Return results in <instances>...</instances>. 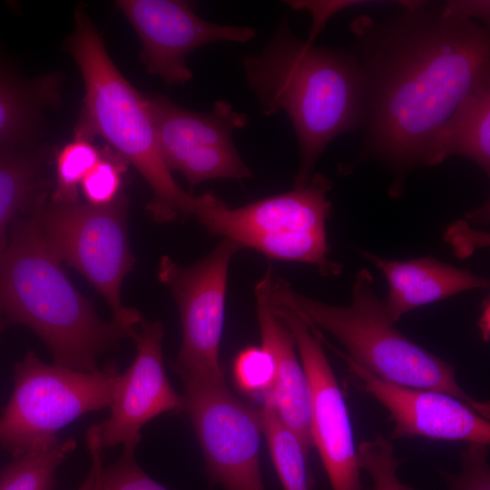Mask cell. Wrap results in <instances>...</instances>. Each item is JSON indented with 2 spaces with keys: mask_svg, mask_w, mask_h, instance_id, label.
<instances>
[{
  "mask_svg": "<svg viewBox=\"0 0 490 490\" xmlns=\"http://www.w3.org/2000/svg\"><path fill=\"white\" fill-rule=\"evenodd\" d=\"M403 11L376 22L362 15L350 26V52L362 93L363 146L338 175L377 161L392 174L388 194L400 198L407 175L426 166L431 141L458 104L490 84L486 25L443 6L402 2Z\"/></svg>",
  "mask_w": 490,
  "mask_h": 490,
  "instance_id": "cell-1",
  "label": "cell"
},
{
  "mask_svg": "<svg viewBox=\"0 0 490 490\" xmlns=\"http://www.w3.org/2000/svg\"><path fill=\"white\" fill-rule=\"evenodd\" d=\"M245 78L266 116L291 121L299 149L294 187H305L324 150L338 135L358 132L361 80L353 56L293 34L287 19L257 54L243 60Z\"/></svg>",
  "mask_w": 490,
  "mask_h": 490,
  "instance_id": "cell-2",
  "label": "cell"
},
{
  "mask_svg": "<svg viewBox=\"0 0 490 490\" xmlns=\"http://www.w3.org/2000/svg\"><path fill=\"white\" fill-rule=\"evenodd\" d=\"M34 207L13 220L0 248V318L30 328L55 365L94 371L100 355L133 335L113 319H102L74 288L44 239Z\"/></svg>",
  "mask_w": 490,
  "mask_h": 490,
  "instance_id": "cell-3",
  "label": "cell"
},
{
  "mask_svg": "<svg viewBox=\"0 0 490 490\" xmlns=\"http://www.w3.org/2000/svg\"><path fill=\"white\" fill-rule=\"evenodd\" d=\"M66 47L84 86L74 137L91 141L100 136L136 168L152 193L147 210L153 220L171 222L194 217L200 197L185 191L166 166L146 96L115 66L82 6L74 12V29Z\"/></svg>",
  "mask_w": 490,
  "mask_h": 490,
  "instance_id": "cell-4",
  "label": "cell"
},
{
  "mask_svg": "<svg viewBox=\"0 0 490 490\" xmlns=\"http://www.w3.org/2000/svg\"><path fill=\"white\" fill-rule=\"evenodd\" d=\"M374 277L367 268L357 271L350 303L330 305L294 290L283 278H273L270 303L288 308L309 325L331 335L357 365L374 376L397 385L453 396L489 419L490 405L464 389L456 368L425 349L399 331L385 312L374 290Z\"/></svg>",
  "mask_w": 490,
  "mask_h": 490,
  "instance_id": "cell-5",
  "label": "cell"
},
{
  "mask_svg": "<svg viewBox=\"0 0 490 490\" xmlns=\"http://www.w3.org/2000/svg\"><path fill=\"white\" fill-rule=\"evenodd\" d=\"M332 181L313 174L305 187L230 208L211 192L200 196L194 218L212 235L233 240L280 260L308 263L323 277H337L343 265L329 260L328 193Z\"/></svg>",
  "mask_w": 490,
  "mask_h": 490,
  "instance_id": "cell-6",
  "label": "cell"
},
{
  "mask_svg": "<svg viewBox=\"0 0 490 490\" xmlns=\"http://www.w3.org/2000/svg\"><path fill=\"white\" fill-rule=\"evenodd\" d=\"M14 369V389L0 415V447L14 458L53 446L60 429L110 407L121 375L114 362L81 372L46 365L33 351Z\"/></svg>",
  "mask_w": 490,
  "mask_h": 490,
  "instance_id": "cell-7",
  "label": "cell"
},
{
  "mask_svg": "<svg viewBox=\"0 0 490 490\" xmlns=\"http://www.w3.org/2000/svg\"><path fill=\"white\" fill-rule=\"evenodd\" d=\"M44 200L34 211L50 248L95 287L108 303L113 319L135 336L142 317L121 299L122 283L135 262L127 232L126 195L119 194L103 206L44 204Z\"/></svg>",
  "mask_w": 490,
  "mask_h": 490,
  "instance_id": "cell-8",
  "label": "cell"
},
{
  "mask_svg": "<svg viewBox=\"0 0 490 490\" xmlns=\"http://www.w3.org/2000/svg\"><path fill=\"white\" fill-rule=\"evenodd\" d=\"M243 248L223 238L205 257L191 265L163 256L157 276L173 296L180 312L182 339L174 370L183 385H226L220 363L230 263Z\"/></svg>",
  "mask_w": 490,
  "mask_h": 490,
  "instance_id": "cell-9",
  "label": "cell"
},
{
  "mask_svg": "<svg viewBox=\"0 0 490 490\" xmlns=\"http://www.w3.org/2000/svg\"><path fill=\"white\" fill-rule=\"evenodd\" d=\"M183 410L192 424L211 485L223 490H265L260 466V409L227 384L183 385Z\"/></svg>",
  "mask_w": 490,
  "mask_h": 490,
  "instance_id": "cell-10",
  "label": "cell"
},
{
  "mask_svg": "<svg viewBox=\"0 0 490 490\" xmlns=\"http://www.w3.org/2000/svg\"><path fill=\"white\" fill-rule=\"evenodd\" d=\"M163 161L182 173L191 188L214 179L252 177L232 140V132L249 123L246 113L225 101L209 113L183 108L162 95L146 96Z\"/></svg>",
  "mask_w": 490,
  "mask_h": 490,
  "instance_id": "cell-11",
  "label": "cell"
},
{
  "mask_svg": "<svg viewBox=\"0 0 490 490\" xmlns=\"http://www.w3.org/2000/svg\"><path fill=\"white\" fill-rule=\"evenodd\" d=\"M271 309L291 333L309 380L313 446L331 489L364 490L348 410L318 330L288 308Z\"/></svg>",
  "mask_w": 490,
  "mask_h": 490,
  "instance_id": "cell-12",
  "label": "cell"
},
{
  "mask_svg": "<svg viewBox=\"0 0 490 490\" xmlns=\"http://www.w3.org/2000/svg\"><path fill=\"white\" fill-rule=\"evenodd\" d=\"M115 3L140 38V58L147 72L171 85L184 84L192 78L186 58L195 49L215 42L244 44L256 35L250 26L210 23L198 16L185 1Z\"/></svg>",
  "mask_w": 490,
  "mask_h": 490,
  "instance_id": "cell-13",
  "label": "cell"
},
{
  "mask_svg": "<svg viewBox=\"0 0 490 490\" xmlns=\"http://www.w3.org/2000/svg\"><path fill=\"white\" fill-rule=\"evenodd\" d=\"M328 346L359 381V388L388 412L394 423L389 439L424 437L430 440L490 443L489 419L448 394L397 385L383 380L352 361L344 352Z\"/></svg>",
  "mask_w": 490,
  "mask_h": 490,
  "instance_id": "cell-14",
  "label": "cell"
},
{
  "mask_svg": "<svg viewBox=\"0 0 490 490\" xmlns=\"http://www.w3.org/2000/svg\"><path fill=\"white\" fill-rule=\"evenodd\" d=\"M164 326L142 319L133 340L137 352L131 366L121 373L107 419L97 425L103 447L141 439L142 427L169 411H182L183 402L171 385L162 358Z\"/></svg>",
  "mask_w": 490,
  "mask_h": 490,
  "instance_id": "cell-15",
  "label": "cell"
},
{
  "mask_svg": "<svg viewBox=\"0 0 490 490\" xmlns=\"http://www.w3.org/2000/svg\"><path fill=\"white\" fill-rule=\"evenodd\" d=\"M274 275L270 268L254 289L261 347L268 350L275 366L270 394L273 407L309 455L314 447L311 435V393L309 380L296 354L294 338L273 313L270 296Z\"/></svg>",
  "mask_w": 490,
  "mask_h": 490,
  "instance_id": "cell-16",
  "label": "cell"
},
{
  "mask_svg": "<svg viewBox=\"0 0 490 490\" xmlns=\"http://www.w3.org/2000/svg\"><path fill=\"white\" fill-rule=\"evenodd\" d=\"M386 278L388 295L383 300L386 314L396 323L405 314L419 307L437 302L459 293L486 289L487 279L456 268L433 256L398 260L360 250Z\"/></svg>",
  "mask_w": 490,
  "mask_h": 490,
  "instance_id": "cell-17",
  "label": "cell"
},
{
  "mask_svg": "<svg viewBox=\"0 0 490 490\" xmlns=\"http://www.w3.org/2000/svg\"><path fill=\"white\" fill-rule=\"evenodd\" d=\"M466 157L490 173V84L469 93L434 135L426 166Z\"/></svg>",
  "mask_w": 490,
  "mask_h": 490,
  "instance_id": "cell-18",
  "label": "cell"
},
{
  "mask_svg": "<svg viewBox=\"0 0 490 490\" xmlns=\"http://www.w3.org/2000/svg\"><path fill=\"white\" fill-rule=\"evenodd\" d=\"M56 85L54 76L24 81L0 62V152L26 148L34 140Z\"/></svg>",
  "mask_w": 490,
  "mask_h": 490,
  "instance_id": "cell-19",
  "label": "cell"
},
{
  "mask_svg": "<svg viewBox=\"0 0 490 490\" xmlns=\"http://www.w3.org/2000/svg\"><path fill=\"white\" fill-rule=\"evenodd\" d=\"M41 165L39 154L27 148L0 152V248L13 220L44 198Z\"/></svg>",
  "mask_w": 490,
  "mask_h": 490,
  "instance_id": "cell-20",
  "label": "cell"
},
{
  "mask_svg": "<svg viewBox=\"0 0 490 490\" xmlns=\"http://www.w3.org/2000/svg\"><path fill=\"white\" fill-rule=\"evenodd\" d=\"M260 408L263 434L270 457L284 490H311L313 479L307 466L308 455L292 431L277 414L269 393Z\"/></svg>",
  "mask_w": 490,
  "mask_h": 490,
  "instance_id": "cell-21",
  "label": "cell"
},
{
  "mask_svg": "<svg viewBox=\"0 0 490 490\" xmlns=\"http://www.w3.org/2000/svg\"><path fill=\"white\" fill-rule=\"evenodd\" d=\"M73 438L15 457L0 473V490H51L63 460L75 448Z\"/></svg>",
  "mask_w": 490,
  "mask_h": 490,
  "instance_id": "cell-22",
  "label": "cell"
},
{
  "mask_svg": "<svg viewBox=\"0 0 490 490\" xmlns=\"http://www.w3.org/2000/svg\"><path fill=\"white\" fill-rule=\"evenodd\" d=\"M141 439L124 444L120 457L107 466H103L102 449L97 425L90 427L87 444L96 467L93 490H168L150 477L138 465L135 449Z\"/></svg>",
  "mask_w": 490,
  "mask_h": 490,
  "instance_id": "cell-23",
  "label": "cell"
},
{
  "mask_svg": "<svg viewBox=\"0 0 490 490\" xmlns=\"http://www.w3.org/2000/svg\"><path fill=\"white\" fill-rule=\"evenodd\" d=\"M100 157L101 151L89 140L74 137L65 144L55 159L56 181L52 202H78V188Z\"/></svg>",
  "mask_w": 490,
  "mask_h": 490,
  "instance_id": "cell-24",
  "label": "cell"
},
{
  "mask_svg": "<svg viewBox=\"0 0 490 490\" xmlns=\"http://www.w3.org/2000/svg\"><path fill=\"white\" fill-rule=\"evenodd\" d=\"M360 470L372 479L374 490H414L397 476L400 461L389 439L378 432L374 438L361 441L357 446Z\"/></svg>",
  "mask_w": 490,
  "mask_h": 490,
  "instance_id": "cell-25",
  "label": "cell"
},
{
  "mask_svg": "<svg viewBox=\"0 0 490 490\" xmlns=\"http://www.w3.org/2000/svg\"><path fill=\"white\" fill-rule=\"evenodd\" d=\"M128 162L112 148L101 151V157L83 180L80 187L88 204L103 206L113 202L120 188Z\"/></svg>",
  "mask_w": 490,
  "mask_h": 490,
  "instance_id": "cell-26",
  "label": "cell"
},
{
  "mask_svg": "<svg viewBox=\"0 0 490 490\" xmlns=\"http://www.w3.org/2000/svg\"><path fill=\"white\" fill-rule=\"evenodd\" d=\"M488 446L467 443L459 454L461 469L457 474L437 466L448 490H490Z\"/></svg>",
  "mask_w": 490,
  "mask_h": 490,
  "instance_id": "cell-27",
  "label": "cell"
},
{
  "mask_svg": "<svg viewBox=\"0 0 490 490\" xmlns=\"http://www.w3.org/2000/svg\"><path fill=\"white\" fill-rule=\"evenodd\" d=\"M238 387L249 394L269 391L275 376L274 360L265 348L249 347L240 352L233 365Z\"/></svg>",
  "mask_w": 490,
  "mask_h": 490,
  "instance_id": "cell-28",
  "label": "cell"
},
{
  "mask_svg": "<svg viewBox=\"0 0 490 490\" xmlns=\"http://www.w3.org/2000/svg\"><path fill=\"white\" fill-rule=\"evenodd\" d=\"M294 9H306L312 17V26L307 41L314 43L316 37L321 33L327 21L338 11L350 5L362 3L360 1H288Z\"/></svg>",
  "mask_w": 490,
  "mask_h": 490,
  "instance_id": "cell-29",
  "label": "cell"
},
{
  "mask_svg": "<svg viewBox=\"0 0 490 490\" xmlns=\"http://www.w3.org/2000/svg\"><path fill=\"white\" fill-rule=\"evenodd\" d=\"M489 1H448L443 8L455 15L474 20L480 19L489 23Z\"/></svg>",
  "mask_w": 490,
  "mask_h": 490,
  "instance_id": "cell-30",
  "label": "cell"
},
{
  "mask_svg": "<svg viewBox=\"0 0 490 490\" xmlns=\"http://www.w3.org/2000/svg\"><path fill=\"white\" fill-rule=\"evenodd\" d=\"M486 320L489 321V301L485 303V308L479 319V328L485 340H488L489 335V329L486 328Z\"/></svg>",
  "mask_w": 490,
  "mask_h": 490,
  "instance_id": "cell-31",
  "label": "cell"
},
{
  "mask_svg": "<svg viewBox=\"0 0 490 490\" xmlns=\"http://www.w3.org/2000/svg\"><path fill=\"white\" fill-rule=\"evenodd\" d=\"M95 475H96V467L95 465L93 463L92 468L89 472L88 476L86 477L83 484L80 486L78 490H93L94 489V483H95Z\"/></svg>",
  "mask_w": 490,
  "mask_h": 490,
  "instance_id": "cell-32",
  "label": "cell"
},
{
  "mask_svg": "<svg viewBox=\"0 0 490 490\" xmlns=\"http://www.w3.org/2000/svg\"><path fill=\"white\" fill-rule=\"evenodd\" d=\"M9 324L2 318H0V334L4 331L5 328Z\"/></svg>",
  "mask_w": 490,
  "mask_h": 490,
  "instance_id": "cell-33",
  "label": "cell"
}]
</instances>
